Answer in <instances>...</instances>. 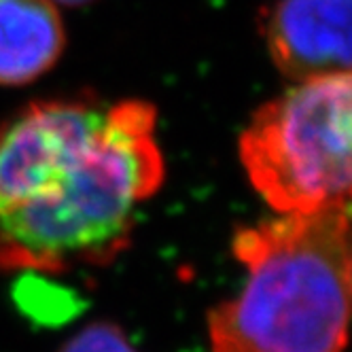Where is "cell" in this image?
I'll return each mask as SVG.
<instances>
[{
    "mask_svg": "<svg viewBox=\"0 0 352 352\" xmlns=\"http://www.w3.org/2000/svg\"><path fill=\"white\" fill-rule=\"evenodd\" d=\"M54 3H60V5H68V7H81V5L94 3V0H54Z\"/></svg>",
    "mask_w": 352,
    "mask_h": 352,
    "instance_id": "obj_7",
    "label": "cell"
},
{
    "mask_svg": "<svg viewBox=\"0 0 352 352\" xmlns=\"http://www.w3.org/2000/svg\"><path fill=\"white\" fill-rule=\"evenodd\" d=\"M66 28L54 0H0V87H23L64 54Z\"/></svg>",
    "mask_w": 352,
    "mask_h": 352,
    "instance_id": "obj_5",
    "label": "cell"
},
{
    "mask_svg": "<svg viewBox=\"0 0 352 352\" xmlns=\"http://www.w3.org/2000/svg\"><path fill=\"white\" fill-rule=\"evenodd\" d=\"M350 253L348 202L240 228L248 278L208 314L212 352H344Z\"/></svg>",
    "mask_w": 352,
    "mask_h": 352,
    "instance_id": "obj_2",
    "label": "cell"
},
{
    "mask_svg": "<svg viewBox=\"0 0 352 352\" xmlns=\"http://www.w3.org/2000/svg\"><path fill=\"white\" fill-rule=\"evenodd\" d=\"M259 28L272 62L291 81L350 72V0H276Z\"/></svg>",
    "mask_w": 352,
    "mask_h": 352,
    "instance_id": "obj_4",
    "label": "cell"
},
{
    "mask_svg": "<svg viewBox=\"0 0 352 352\" xmlns=\"http://www.w3.org/2000/svg\"><path fill=\"white\" fill-rule=\"evenodd\" d=\"M157 111L144 100H41L0 125V270L107 265L164 185Z\"/></svg>",
    "mask_w": 352,
    "mask_h": 352,
    "instance_id": "obj_1",
    "label": "cell"
},
{
    "mask_svg": "<svg viewBox=\"0 0 352 352\" xmlns=\"http://www.w3.org/2000/svg\"><path fill=\"white\" fill-rule=\"evenodd\" d=\"M60 352H138L117 324L98 320L68 340Z\"/></svg>",
    "mask_w": 352,
    "mask_h": 352,
    "instance_id": "obj_6",
    "label": "cell"
},
{
    "mask_svg": "<svg viewBox=\"0 0 352 352\" xmlns=\"http://www.w3.org/2000/svg\"><path fill=\"white\" fill-rule=\"evenodd\" d=\"M350 72L299 81L261 104L240 136L255 191L280 214L350 202Z\"/></svg>",
    "mask_w": 352,
    "mask_h": 352,
    "instance_id": "obj_3",
    "label": "cell"
}]
</instances>
